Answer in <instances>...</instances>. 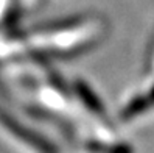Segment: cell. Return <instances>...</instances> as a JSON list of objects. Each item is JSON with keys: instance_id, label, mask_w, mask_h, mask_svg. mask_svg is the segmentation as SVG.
Wrapping results in <instances>:
<instances>
[{"instance_id": "1", "label": "cell", "mask_w": 154, "mask_h": 153, "mask_svg": "<svg viewBox=\"0 0 154 153\" xmlns=\"http://www.w3.org/2000/svg\"><path fill=\"white\" fill-rule=\"evenodd\" d=\"M73 89H75V95L78 98V102L89 111V114L92 116L95 120H100V123H103L107 127V125H109V119L106 117V111L103 108V103L97 97V94L83 81V80H78L73 84Z\"/></svg>"}]
</instances>
